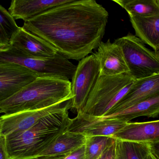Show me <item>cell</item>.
<instances>
[{
	"label": "cell",
	"mask_w": 159,
	"mask_h": 159,
	"mask_svg": "<svg viewBox=\"0 0 159 159\" xmlns=\"http://www.w3.org/2000/svg\"><path fill=\"white\" fill-rule=\"evenodd\" d=\"M108 16L106 9L94 0H74L24 21L22 28L68 59L79 60L98 48Z\"/></svg>",
	"instance_id": "cell-1"
},
{
	"label": "cell",
	"mask_w": 159,
	"mask_h": 159,
	"mask_svg": "<svg viewBox=\"0 0 159 159\" xmlns=\"http://www.w3.org/2000/svg\"><path fill=\"white\" fill-rule=\"evenodd\" d=\"M66 110L48 115L33 127L5 136L9 159H31L38 157L72 123Z\"/></svg>",
	"instance_id": "cell-2"
},
{
	"label": "cell",
	"mask_w": 159,
	"mask_h": 159,
	"mask_svg": "<svg viewBox=\"0 0 159 159\" xmlns=\"http://www.w3.org/2000/svg\"><path fill=\"white\" fill-rule=\"evenodd\" d=\"M71 81L37 77L13 96L0 103V113L10 115L39 110L73 98Z\"/></svg>",
	"instance_id": "cell-3"
},
{
	"label": "cell",
	"mask_w": 159,
	"mask_h": 159,
	"mask_svg": "<svg viewBox=\"0 0 159 159\" xmlns=\"http://www.w3.org/2000/svg\"><path fill=\"white\" fill-rule=\"evenodd\" d=\"M134 81L127 73L99 77L85 106L77 114L95 117L105 115L127 94Z\"/></svg>",
	"instance_id": "cell-4"
},
{
	"label": "cell",
	"mask_w": 159,
	"mask_h": 159,
	"mask_svg": "<svg viewBox=\"0 0 159 159\" xmlns=\"http://www.w3.org/2000/svg\"><path fill=\"white\" fill-rule=\"evenodd\" d=\"M121 48L129 68L128 74L134 80L159 74V52L146 47L144 43L131 34L115 40Z\"/></svg>",
	"instance_id": "cell-5"
},
{
	"label": "cell",
	"mask_w": 159,
	"mask_h": 159,
	"mask_svg": "<svg viewBox=\"0 0 159 159\" xmlns=\"http://www.w3.org/2000/svg\"><path fill=\"white\" fill-rule=\"evenodd\" d=\"M0 62L17 64L31 71L38 77L62 79L69 69L68 60L60 53L51 58H36L11 44L0 48Z\"/></svg>",
	"instance_id": "cell-6"
},
{
	"label": "cell",
	"mask_w": 159,
	"mask_h": 159,
	"mask_svg": "<svg viewBox=\"0 0 159 159\" xmlns=\"http://www.w3.org/2000/svg\"><path fill=\"white\" fill-rule=\"evenodd\" d=\"M100 64L95 54L80 60L71 82V109L77 113L85 106L90 93L100 77Z\"/></svg>",
	"instance_id": "cell-7"
},
{
	"label": "cell",
	"mask_w": 159,
	"mask_h": 159,
	"mask_svg": "<svg viewBox=\"0 0 159 159\" xmlns=\"http://www.w3.org/2000/svg\"><path fill=\"white\" fill-rule=\"evenodd\" d=\"M71 109V99L39 110L23 111L0 116L1 135L23 132L33 127L43 118L57 112Z\"/></svg>",
	"instance_id": "cell-8"
},
{
	"label": "cell",
	"mask_w": 159,
	"mask_h": 159,
	"mask_svg": "<svg viewBox=\"0 0 159 159\" xmlns=\"http://www.w3.org/2000/svg\"><path fill=\"white\" fill-rule=\"evenodd\" d=\"M37 77L31 71L17 64L0 62V103Z\"/></svg>",
	"instance_id": "cell-9"
},
{
	"label": "cell",
	"mask_w": 159,
	"mask_h": 159,
	"mask_svg": "<svg viewBox=\"0 0 159 159\" xmlns=\"http://www.w3.org/2000/svg\"><path fill=\"white\" fill-rule=\"evenodd\" d=\"M128 122L117 119H93L78 115L72 119V123L68 131L79 133L87 136H113Z\"/></svg>",
	"instance_id": "cell-10"
},
{
	"label": "cell",
	"mask_w": 159,
	"mask_h": 159,
	"mask_svg": "<svg viewBox=\"0 0 159 159\" xmlns=\"http://www.w3.org/2000/svg\"><path fill=\"white\" fill-rule=\"evenodd\" d=\"M94 54L100 64V76H115L129 72L122 49L110 39L101 42Z\"/></svg>",
	"instance_id": "cell-11"
},
{
	"label": "cell",
	"mask_w": 159,
	"mask_h": 159,
	"mask_svg": "<svg viewBox=\"0 0 159 159\" xmlns=\"http://www.w3.org/2000/svg\"><path fill=\"white\" fill-rule=\"evenodd\" d=\"M159 95V74L134 80L127 94L106 115L118 112Z\"/></svg>",
	"instance_id": "cell-12"
},
{
	"label": "cell",
	"mask_w": 159,
	"mask_h": 159,
	"mask_svg": "<svg viewBox=\"0 0 159 159\" xmlns=\"http://www.w3.org/2000/svg\"><path fill=\"white\" fill-rule=\"evenodd\" d=\"M10 44L26 54L36 58H51L58 53L52 45L41 37L20 27Z\"/></svg>",
	"instance_id": "cell-13"
},
{
	"label": "cell",
	"mask_w": 159,
	"mask_h": 159,
	"mask_svg": "<svg viewBox=\"0 0 159 159\" xmlns=\"http://www.w3.org/2000/svg\"><path fill=\"white\" fill-rule=\"evenodd\" d=\"M112 137L150 145L159 143V119L147 122H128Z\"/></svg>",
	"instance_id": "cell-14"
},
{
	"label": "cell",
	"mask_w": 159,
	"mask_h": 159,
	"mask_svg": "<svg viewBox=\"0 0 159 159\" xmlns=\"http://www.w3.org/2000/svg\"><path fill=\"white\" fill-rule=\"evenodd\" d=\"M74 0H13L8 11L15 20H30L54 7Z\"/></svg>",
	"instance_id": "cell-15"
},
{
	"label": "cell",
	"mask_w": 159,
	"mask_h": 159,
	"mask_svg": "<svg viewBox=\"0 0 159 159\" xmlns=\"http://www.w3.org/2000/svg\"><path fill=\"white\" fill-rule=\"evenodd\" d=\"M159 115V95L139 102L134 105L118 112L100 117L87 116L93 119H117L127 122L139 117L155 118Z\"/></svg>",
	"instance_id": "cell-16"
},
{
	"label": "cell",
	"mask_w": 159,
	"mask_h": 159,
	"mask_svg": "<svg viewBox=\"0 0 159 159\" xmlns=\"http://www.w3.org/2000/svg\"><path fill=\"white\" fill-rule=\"evenodd\" d=\"M86 139L82 133L66 131L36 157L70 155L83 146Z\"/></svg>",
	"instance_id": "cell-17"
},
{
	"label": "cell",
	"mask_w": 159,
	"mask_h": 159,
	"mask_svg": "<svg viewBox=\"0 0 159 159\" xmlns=\"http://www.w3.org/2000/svg\"><path fill=\"white\" fill-rule=\"evenodd\" d=\"M136 36L159 52V15L148 17H130Z\"/></svg>",
	"instance_id": "cell-18"
},
{
	"label": "cell",
	"mask_w": 159,
	"mask_h": 159,
	"mask_svg": "<svg viewBox=\"0 0 159 159\" xmlns=\"http://www.w3.org/2000/svg\"><path fill=\"white\" fill-rule=\"evenodd\" d=\"M150 145L116 139L115 159H148Z\"/></svg>",
	"instance_id": "cell-19"
},
{
	"label": "cell",
	"mask_w": 159,
	"mask_h": 159,
	"mask_svg": "<svg viewBox=\"0 0 159 159\" xmlns=\"http://www.w3.org/2000/svg\"><path fill=\"white\" fill-rule=\"evenodd\" d=\"M125 9L129 17H148L159 15L157 0H113Z\"/></svg>",
	"instance_id": "cell-20"
},
{
	"label": "cell",
	"mask_w": 159,
	"mask_h": 159,
	"mask_svg": "<svg viewBox=\"0 0 159 159\" xmlns=\"http://www.w3.org/2000/svg\"><path fill=\"white\" fill-rule=\"evenodd\" d=\"M115 141L108 136H87L84 145L85 159H98Z\"/></svg>",
	"instance_id": "cell-21"
},
{
	"label": "cell",
	"mask_w": 159,
	"mask_h": 159,
	"mask_svg": "<svg viewBox=\"0 0 159 159\" xmlns=\"http://www.w3.org/2000/svg\"><path fill=\"white\" fill-rule=\"evenodd\" d=\"M19 27L8 11L0 5V48L10 44Z\"/></svg>",
	"instance_id": "cell-22"
},
{
	"label": "cell",
	"mask_w": 159,
	"mask_h": 159,
	"mask_svg": "<svg viewBox=\"0 0 159 159\" xmlns=\"http://www.w3.org/2000/svg\"><path fill=\"white\" fill-rule=\"evenodd\" d=\"M0 159H9L5 136L0 135Z\"/></svg>",
	"instance_id": "cell-23"
},
{
	"label": "cell",
	"mask_w": 159,
	"mask_h": 159,
	"mask_svg": "<svg viewBox=\"0 0 159 159\" xmlns=\"http://www.w3.org/2000/svg\"><path fill=\"white\" fill-rule=\"evenodd\" d=\"M64 159H85L84 145L78 150L70 154Z\"/></svg>",
	"instance_id": "cell-24"
},
{
	"label": "cell",
	"mask_w": 159,
	"mask_h": 159,
	"mask_svg": "<svg viewBox=\"0 0 159 159\" xmlns=\"http://www.w3.org/2000/svg\"><path fill=\"white\" fill-rule=\"evenodd\" d=\"M116 141L105 152L102 159H115Z\"/></svg>",
	"instance_id": "cell-25"
},
{
	"label": "cell",
	"mask_w": 159,
	"mask_h": 159,
	"mask_svg": "<svg viewBox=\"0 0 159 159\" xmlns=\"http://www.w3.org/2000/svg\"><path fill=\"white\" fill-rule=\"evenodd\" d=\"M151 153L155 158L159 159V143L150 145Z\"/></svg>",
	"instance_id": "cell-26"
},
{
	"label": "cell",
	"mask_w": 159,
	"mask_h": 159,
	"mask_svg": "<svg viewBox=\"0 0 159 159\" xmlns=\"http://www.w3.org/2000/svg\"><path fill=\"white\" fill-rule=\"evenodd\" d=\"M68 156L69 155H63V156L53 157H36L31 159H64Z\"/></svg>",
	"instance_id": "cell-27"
},
{
	"label": "cell",
	"mask_w": 159,
	"mask_h": 159,
	"mask_svg": "<svg viewBox=\"0 0 159 159\" xmlns=\"http://www.w3.org/2000/svg\"><path fill=\"white\" fill-rule=\"evenodd\" d=\"M148 159H156L155 158V157L153 156V155H152V154H150V155H149V157H148Z\"/></svg>",
	"instance_id": "cell-28"
},
{
	"label": "cell",
	"mask_w": 159,
	"mask_h": 159,
	"mask_svg": "<svg viewBox=\"0 0 159 159\" xmlns=\"http://www.w3.org/2000/svg\"><path fill=\"white\" fill-rule=\"evenodd\" d=\"M1 114V113H0ZM1 118H0V135H1Z\"/></svg>",
	"instance_id": "cell-29"
},
{
	"label": "cell",
	"mask_w": 159,
	"mask_h": 159,
	"mask_svg": "<svg viewBox=\"0 0 159 159\" xmlns=\"http://www.w3.org/2000/svg\"><path fill=\"white\" fill-rule=\"evenodd\" d=\"M104 154H103V155H102V156H101V157H99V158H98V159H102L103 156Z\"/></svg>",
	"instance_id": "cell-30"
},
{
	"label": "cell",
	"mask_w": 159,
	"mask_h": 159,
	"mask_svg": "<svg viewBox=\"0 0 159 159\" xmlns=\"http://www.w3.org/2000/svg\"><path fill=\"white\" fill-rule=\"evenodd\" d=\"M157 3L159 7V0H157Z\"/></svg>",
	"instance_id": "cell-31"
}]
</instances>
